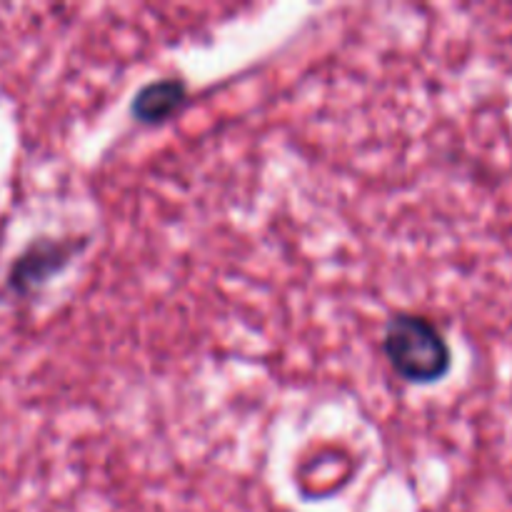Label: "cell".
Returning a JSON list of instances; mask_svg holds the SVG:
<instances>
[{
	"label": "cell",
	"instance_id": "obj_2",
	"mask_svg": "<svg viewBox=\"0 0 512 512\" xmlns=\"http://www.w3.org/2000/svg\"><path fill=\"white\" fill-rule=\"evenodd\" d=\"M83 248V240L73 238H38L10 263L5 275V288L13 298H30L38 293L50 278L65 270L73 255Z\"/></svg>",
	"mask_w": 512,
	"mask_h": 512
},
{
	"label": "cell",
	"instance_id": "obj_1",
	"mask_svg": "<svg viewBox=\"0 0 512 512\" xmlns=\"http://www.w3.org/2000/svg\"><path fill=\"white\" fill-rule=\"evenodd\" d=\"M385 355L400 378L428 385L450 370L453 355L440 330L420 315H398L385 328Z\"/></svg>",
	"mask_w": 512,
	"mask_h": 512
},
{
	"label": "cell",
	"instance_id": "obj_3",
	"mask_svg": "<svg viewBox=\"0 0 512 512\" xmlns=\"http://www.w3.org/2000/svg\"><path fill=\"white\" fill-rule=\"evenodd\" d=\"M185 103V85L183 80L165 78L148 83L133 100V115L145 125L163 123V120L173 118Z\"/></svg>",
	"mask_w": 512,
	"mask_h": 512
}]
</instances>
